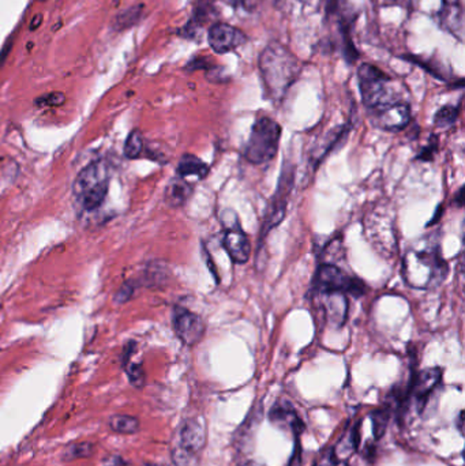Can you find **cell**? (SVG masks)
I'll return each instance as SVG.
<instances>
[{"label": "cell", "mask_w": 465, "mask_h": 466, "mask_svg": "<svg viewBox=\"0 0 465 466\" xmlns=\"http://www.w3.org/2000/svg\"><path fill=\"white\" fill-rule=\"evenodd\" d=\"M459 108L453 106V105H446L442 106L434 116V124L438 129H449L452 126H455L457 118H459Z\"/></svg>", "instance_id": "22"}, {"label": "cell", "mask_w": 465, "mask_h": 466, "mask_svg": "<svg viewBox=\"0 0 465 466\" xmlns=\"http://www.w3.org/2000/svg\"><path fill=\"white\" fill-rule=\"evenodd\" d=\"M358 82L365 108L374 109L395 100L391 97V78L372 65H362L358 70Z\"/></svg>", "instance_id": "5"}, {"label": "cell", "mask_w": 465, "mask_h": 466, "mask_svg": "<svg viewBox=\"0 0 465 466\" xmlns=\"http://www.w3.org/2000/svg\"><path fill=\"white\" fill-rule=\"evenodd\" d=\"M441 380H442V369L438 367L426 368L413 378V382L411 385V392H412L413 400L418 405L419 412L423 410L430 394L436 389Z\"/></svg>", "instance_id": "13"}, {"label": "cell", "mask_w": 465, "mask_h": 466, "mask_svg": "<svg viewBox=\"0 0 465 466\" xmlns=\"http://www.w3.org/2000/svg\"><path fill=\"white\" fill-rule=\"evenodd\" d=\"M370 112L374 126L389 133L402 131L411 122V108L404 101H392L370 109Z\"/></svg>", "instance_id": "8"}, {"label": "cell", "mask_w": 465, "mask_h": 466, "mask_svg": "<svg viewBox=\"0 0 465 466\" xmlns=\"http://www.w3.org/2000/svg\"><path fill=\"white\" fill-rule=\"evenodd\" d=\"M324 310L334 326H342L348 318V299L345 294H324Z\"/></svg>", "instance_id": "15"}, {"label": "cell", "mask_w": 465, "mask_h": 466, "mask_svg": "<svg viewBox=\"0 0 465 466\" xmlns=\"http://www.w3.org/2000/svg\"><path fill=\"white\" fill-rule=\"evenodd\" d=\"M280 138L281 126L276 120L266 116L257 119L244 147V159L254 166L269 163L278 152Z\"/></svg>", "instance_id": "4"}, {"label": "cell", "mask_w": 465, "mask_h": 466, "mask_svg": "<svg viewBox=\"0 0 465 466\" xmlns=\"http://www.w3.org/2000/svg\"><path fill=\"white\" fill-rule=\"evenodd\" d=\"M172 461L176 466H200V457H196L178 446L172 449Z\"/></svg>", "instance_id": "25"}, {"label": "cell", "mask_w": 465, "mask_h": 466, "mask_svg": "<svg viewBox=\"0 0 465 466\" xmlns=\"http://www.w3.org/2000/svg\"><path fill=\"white\" fill-rule=\"evenodd\" d=\"M109 428L120 435H134L139 431L141 423L130 415H113L109 419Z\"/></svg>", "instance_id": "20"}, {"label": "cell", "mask_w": 465, "mask_h": 466, "mask_svg": "<svg viewBox=\"0 0 465 466\" xmlns=\"http://www.w3.org/2000/svg\"><path fill=\"white\" fill-rule=\"evenodd\" d=\"M223 246L236 265H244L251 254V244L246 233L242 231L237 220L226 227L223 236Z\"/></svg>", "instance_id": "11"}, {"label": "cell", "mask_w": 465, "mask_h": 466, "mask_svg": "<svg viewBox=\"0 0 465 466\" xmlns=\"http://www.w3.org/2000/svg\"><path fill=\"white\" fill-rule=\"evenodd\" d=\"M459 428H460V430L463 428V412H462L460 416H459Z\"/></svg>", "instance_id": "34"}, {"label": "cell", "mask_w": 465, "mask_h": 466, "mask_svg": "<svg viewBox=\"0 0 465 466\" xmlns=\"http://www.w3.org/2000/svg\"><path fill=\"white\" fill-rule=\"evenodd\" d=\"M449 273L446 261L438 251H409L402 261V275L415 289H429L441 284Z\"/></svg>", "instance_id": "2"}, {"label": "cell", "mask_w": 465, "mask_h": 466, "mask_svg": "<svg viewBox=\"0 0 465 466\" xmlns=\"http://www.w3.org/2000/svg\"><path fill=\"white\" fill-rule=\"evenodd\" d=\"M65 95L62 93H52V95H48V96H44L42 99L38 100V104L42 102L44 105H51V106H58V105H62L65 102Z\"/></svg>", "instance_id": "30"}, {"label": "cell", "mask_w": 465, "mask_h": 466, "mask_svg": "<svg viewBox=\"0 0 465 466\" xmlns=\"http://www.w3.org/2000/svg\"><path fill=\"white\" fill-rule=\"evenodd\" d=\"M314 466H347V464L344 461L337 460L334 457L332 450H328L320 457V460L317 461V464Z\"/></svg>", "instance_id": "28"}, {"label": "cell", "mask_w": 465, "mask_h": 466, "mask_svg": "<svg viewBox=\"0 0 465 466\" xmlns=\"http://www.w3.org/2000/svg\"><path fill=\"white\" fill-rule=\"evenodd\" d=\"M209 170H210L209 166L193 154H184L178 166V175L182 179L196 176L200 180H203L209 175Z\"/></svg>", "instance_id": "18"}, {"label": "cell", "mask_w": 465, "mask_h": 466, "mask_svg": "<svg viewBox=\"0 0 465 466\" xmlns=\"http://www.w3.org/2000/svg\"><path fill=\"white\" fill-rule=\"evenodd\" d=\"M193 194V186L186 182V179H173L166 190V202L171 207H182L187 203Z\"/></svg>", "instance_id": "17"}, {"label": "cell", "mask_w": 465, "mask_h": 466, "mask_svg": "<svg viewBox=\"0 0 465 466\" xmlns=\"http://www.w3.org/2000/svg\"><path fill=\"white\" fill-rule=\"evenodd\" d=\"M358 444H359V424L354 426L344 433L337 446L332 449L333 454L337 460L345 463V460L349 458V456L358 449Z\"/></svg>", "instance_id": "19"}, {"label": "cell", "mask_w": 465, "mask_h": 466, "mask_svg": "<svg viewBox=\"0 0 465 466\" xmlns=\"http://www.w3.org/2000/svg\"><path fill=\"white\" fill-rule=\"evenodd\" d=\"M206 443V426L202 419H189L183 423L179 431L178 447L200 457Z\"/></svg>", "instance_id": "12"}, {"label": "cell", "mask_w": 465, "mask_h": 466, "mask_svg": "<svg viewBox=\"0 0 465 466\" xmlns=\"http://www.w3.org/2000/svg\"><path fill=\"white\" fill-rule=\"evenodd\" d=\"M172 322L175 334L187 346L197 345L205 334V323L202 318L186 308H175Z\"/></svg>", "instance_id": "9"}, {"label": "cell", "mask_w": 465, "mask_h": 466, "mask_svg": "<svg viewBox=\"0 0 465 466\" xmlns=\"http://www.w3.org/2000/svg\"><path fill=\"white\" fill-rule=\"evenodd\" d=\"M224 3L230 4L231 7H244V8H251L253 4L255 3V0H223Z\"/></svg>", "instance_id": "31"}, {"label": "cell", "mask_w": 465, "mask_h": 466, "mask_svg": "<svg viewBox=\"0 0 465 466\" xmlns=\"http://www.w3.org/2000/svg\"><path fill=\"white\" fill-rule=\"evenodd\" d=\"M388 421H389L388 412L377 410L372 413V430H374V435L377 439L382 437V435L386 431Z\"/></svg>", "instance_id": "26"}, {"label": "cell", "mask_w": 465, "mask_h": 466, "mask_svg": "<svg viewBox=\"0 0 465 466\" xmlns=\"http://www.w3.org/2000/svg\"><path fill=\"white\" fill-rule=\"evenodd\" d=\"M315 289L320 294L341 292L352 295L354 298H361L365 294V282L359 278L349 277L341 268L331 264L321 265L315 275Z\"/></svg>", "instance_id": "6"}, {"label": "cell", "mask_w": 465, "mask_h": 466, "mask_svg": "<svg viewBox=\"0 0 465 466\" xmlns=\"http://www.w3.org/2000/svg\"><path fill=\"white\" fill-rule=\"evenodd\" d=\"M439 21L445 31L453 34L459 41H463L464 11L462 0H442Z\"/></svg>", "instance_id": "14"}, {"label": "cell", "mask_w": 465, "mask_h": 466, "mask_svg": "<svg viewBox=\"0 0 465 466\" xmlns=\"http://www.w3.org/2000/svg\"><path fill=\"white\" fill-rule=\"evenodd\" d=\"M143 150V139L142 135L138 131H133L129 135L126 143H125V156L127 159H136L141 156Z\"/></svg>", "instance_id": "24"}, {"label": "cell", "mask_w": 465, "mask_h": 466, "mask_svg": "<svg viewBox=\"0 0 465 466\" xmlns=\"http://www.w3.org/2000/svg\"><path fill=\"white\" fill-rule=\"evenodd\" d=\"M295 182V167L292 164L284 163L281 175L278 177L277 188L274 195L271 197L269 207L266 210L265 221L261 230V239H264L269 231L280 225L287 214L288 198L292 191V186Z\"/></svg>", "instance_id": "7"}, {"label": "cell", "mask_w": 465, "mask_h": 466, "mask_svg": "<svg viewBox=\"0 0 465 466\" xmlns=\"http://www.w3.org/2000/svg\"><path fill=\"white\" fill-rule=\"evenodd\" d=\"M299 61L284 45L271 42L260 56V71L270 99H281L299 75Z\"/></svg>", "instance_id": "1"}, {"label": "cell", "mask_w": 465, "mask_h": 466, "mask_svg": "<svg viewBox=\"0 0 465 466\" xmlns=\"http://www.w3.org/2000/svg\"><path fill=\"white\" fill-rule=\"evenodd\" d=\"M463 195H464V188L462 187V188L459 190V193H457V197H456V200H455V202L457 203V206H459V207H462V206H463Z\"/></svg>", "instance_id": "33"}, {"label": "cell", "mask_w": 465, "mask_h": 466, "mask_svg": "<svg viewBox=\"0 0 465 466\" xmlns=\"http://www.w3.org/2000/svg\"><path fill=\"white\" fill-rule=\"evenodd\" d=\"M93 454H95V444L89 442H81L67 447L66 451L63 453V460L74 461L81 458H90Z\"/></svg>", "instance_id": "23"}, {"label": "cell", "mask_w": 465, "mask_h": 466, "mask_svg": "<svg viewBox=\"0 0 465 466\" xmlns=\"http://www.w3.org/2000/svg\"><path fill=\"white\" fill-rule=\"evenodd\" d=\"M104 466H127L125 460L119 456H112V457H108L107 460H104Z\"/></svg>", "instance_id": "32"}, {"label": "cell", "mask_w": 465, "mask_h": 466, "mask_svg": "<svg viewBox=\"0 0 465 466\" xmlns=\"http://www.w3.org/2000/svg\"><path fill=\"white\" fill-rule=\"evenodd\" d=\"M127 373L132 385L135 387H142L145 385V371L141 364H130Z\"/></svg>", "instance_id": "27"}, {"label": "cell", "mask_w": 465, "mask_h": 466, "mask_svg": "<svg viewBox=\"0 0 465 466\" xmlns=\"http://www.w3.org/2000/svg\"><path fill=\"white\" fill-rule=\"evenodd\" d=\"M108 187L109 168L105 161L97 160L77 175L72 184V194L81 207L88 211H95L105 200Z\"/></svg>", "instance_id": "3"}, {"label": "cell", "mask_w": 465, "mask_h": 466, "mask_svg": "<svg viewBox=\"0 0 465 466\" xmlns=\"http://www.w3.org/2000/svg\"><path fill=\"white\" fill-rule=\"evenodd\" d=\"M145 466H166V465H161V464H146Z\"/></svg>", "instance_id": "35"}, {"label": "cell", "mask_w": 465, "mask_h": 466, "mask_svg": "<svg viewBox=\"0 0 465 466\" xmlns=\"http://www.w3.org/2000/svg\"><path fill=\"white\" fill-rule=\"evenodd\" d=\"M142 11H143L142 6H133V7L127 8V10H125L115 19V29L125 31V29L132 28L133 25H135L141 19Z\"/></svg>", "instance_id": "21"}, {"label": "cell", "mask_w": 465, "mask_h": 466, "mask_svg": "<svg viewBox=\"0 0 465 466\" xmlns=\"http://www.w3.org/2000/svg\"><path fill=\"white\" fill-rule=\"evenodd\" d=\"M270 419L276 424L288 426L295 435H299L301 428H303V423L300 421L297 412L287 402H278V403H276L274 408L270 412Z\"/></svg>", "instance_id": "16"}, {"label": "cell", "mask_w": 465, "mask_h": 466, "mask_svg": "<svg viewBox=\"0 0 465 466\" xmlns=\"http://www.w3.org/2000/svg\"><path fill=\"white\" fill-rule=\"evenodd\" d=\"M436 147H438V140H436L435 136H432L430 143L422 150V153L418 156V159L422 160V161H430V160H432V156H434Z\"/></svg>", "instance_id": "29"}, {"label": "cell", "mask_w": 465, "mask_h": 466, "mask_svg": "<svg viewBox=\"0 0 465 466\" xmlns=\"http://www.w3.org/2000/svg\"><path fill=\"white\" fill-rule=\"evenodd\" d=\"M246 40L247 38L242 33V31L223 22L212 25L207 32V41L210 48L220 55L235 51L236 48L242 47Z\"/></svg>", "instance_id": "10"}]
</instances>
